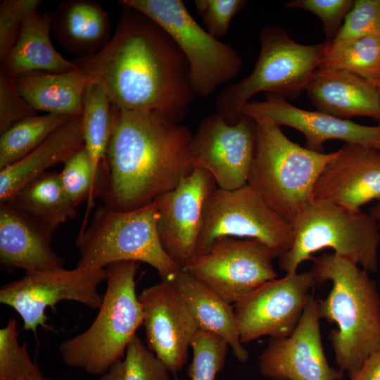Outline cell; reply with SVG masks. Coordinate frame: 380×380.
Instances as JSON below:
<instances>
[{
	"label": "cell",
	"mask_w": 380,
	"mask_h": 380,
	"mask_svg": "<svg viewBox=\"0 0 380 380\" xmlns=\"http://www.w3.org/2000/svg\"><path fill=\"white\" fill-rule=\"evenodd\" d=\"M26 380H51V379L48 377L44 376L42 372L40 371Z\"/></svg>",
	"instance_id": "obj_42"
},
{
	"label": "cell",
	"mask_w": 380,
	"mask_h": 380,
	"mask_svg": "<svg viewBox=\"0 0 380 380\" xmlns=\"http://www.w3.org/2000/svg\"><path fill=\"white\" fill-rule=\"evenodd\" d=\"M37 115L20 94L15 77L0 68V134L20 121Z\"/></svg>",
	"instance_id": "obj_38"
},
{
	"label": "cell",
	"mask_w": 380,
	"mask_h": 380,
	"mask_svg": "<svg viewBox=\"0 0 380 380\" xmlns=\"http://www.w3.org/2000/svg\"><path fill=\"white\" fill-rule=\"evenodd\" d=\"M58 44L77 58L100 52L110 42L112 23L107 12L91 0H65L52 13Z\"/></svg>",
	"instance_id": "obj_23"
},
{
	"label": "cell",
	"mask_w": 380,
	"mask_h": 380,
	"mask_svg": "<svg viewBox=\"0 0 380 380\" xmlns=\"http://www.w3.org/2000/svg\"><path fill=\"white\" fill-rule=\"evenodd\" d=\"M175 380H182V379H179V378H177V377H175Z\"/></svg>",
	"instance_id": "obj_45"
},
{
	"label": "cell",
	"mask_w": 380,
	"mask_h": 380,
	"mask_svg": "<svg viewBox=\"0 0 380 380\" xmlns=\"http://www.w3.org/2000/svg\"><path fill=\"white\" fill-rule=\"evenodd\" d=\"M139 267L135 261L106 267V289L96 317L85 331L59 346L67 366L101 376L123 358L129 343L143 325L142 306L136 292Z\"/></svg>",
	"instance_id": "obj_4"
},
{
	"label": "cell",
	"mask_w": 380,
	"mask_h": 380,
	"mask_svg": "<svg viewBox=\"0 0 380 380\" xmlns=\"http://www.w3.org/2000/svg\"><path fill=\"white\" fill-rule=\"evenodd\" d=\"M290 224L291 246L278 260L286 274L297 272L303 262L324 248H332L368 272H378L380 229L369 213L313 200Z\"/></svg>",
	"instance_id": "obj_6"
},
{
	"label": "cell",
	"mask_w": 380,
	"mask_h": 380,
	"mask_svg": "<svg viewBox=\"0 0 380 380\" xmlns=\"http://www.w3.org/2000/svg\"><path fill=\"white\" fill-rule=\"evenodd\" d=\"M338 380H342L341 379H339Z\"/></svg>",
	"instance_id": "obj_46"
},
{
	"label": "cell",
	"mask_w": 380,
	"mask_h": 380,
	"mask_svg": "<svg viewBox=\"0 0 380 380\" xmlns=\"http://www.w3.org/2000/svg\"><path fill=\"white\" fill-rule=\"evenodd\" d=\"M253 122L255 150L247 184L291 224L314 200L315 184L337 151L308 149L290 140L276 124Z\"/></svg>",
	"instance_id": "obj_5"
},
{
	"label": "cell",
	"mask_w": 380,
	"mask_h": 380,
	"mask_svg": "<svg viewBox=\"0 0 380 380\" xmlns=\"http://www.w3.org/2000/svg\"><path fill=\"white\" fill-rule=\"evenodd\" d=\"M158 24L186 58L196 96L205 98L228 83L243 65L239 53L201 27L181 0H121Z\"/></svg>",
	"instance_id": "obj_9"
},
{
	"label": "cell",
	"mask_w": 380,
	"mask_h": 380,
	"mask_svg": "<svg viewBox=\"0 0 380 380\" xmlns=\"http://www.w3.org/2000/svg\"><path fill=\"white\" fill-rule=\"evenodd\" d=\"M51 28L50 12L30 15L16 43L1 61V67L13 77L34 71L61 73L79 69L54 48L50 38Z\"/></svg>",
	"instance_id": "obj_25"
},
{
	"label": "cell",
	"mask_w": 380,
	"mask_h": 380,
	"mask_svg": "<svg viewBox=\"0 0 380 380\" xmlns=\"http://www.w3.org/2000/svg\"><path fill=\"white\" fill-rule=\"evenodd\" d=\"M41 0H4L0 3V61L16 43L27 18L37 12Z\"/></svg>",
	"instance_id": "obj_36"
},
{
	"label": "cell",
	"mask_w": 380,
	"mask_h": 380,
	"mask_svg": "<svg viewBox=\"0 0 380 380\" xmlns=\"http://www.w3.org/2000/svg\"><path fill=\"white\" fill-rule=\"evenodd\" d=\"M52 235L14 201L0 203V264L4 269L63 268L65 261L52 248Z\"/></svg>",
	"instance_id": "obj_20"
},
{
	"label": "cell",
	"mask_w": 380,
	"mask_h": 380,
	"mask_svg": "<svg viewBox=\"0 0 380 380\" xmlns=\"http://www.w3.org/2000/svg\"><path fill=\"white\" fill-rule=\"evenodd\" d=\"M25 101L36 111L81 117L84 91L91 82L79 69L61 73L29 72L15 77Z\"/></svg>",
	"instance_id": "obj_26"
},
{
	"label": "cell",
	"mask_w": 380,
	"mask_h": 380,
	"mask_svg": "<svg viewBox=\"0 0 380 380\" xmlns=\"http://www.w3.org/2000/svg\"><path fill=\"white\" fill-rule=\"evenodd\" d=\"M228 347L222 337L198 330L190 345L193 358L188 375L191 380H215L224 366Z\"/></svg>",
	"instance_id": "obj_34"
},
{
	"label": "cell",
	"mask_w": 380,
	"mask_h": 380,
	"mask_svg": "<svg viewBox=\"0 0 380 380\" xmlns=\"http://www.w3.org/2000/svg\"><path fill=\"white\" fill-rule=\"evenodd\" d=\"M14 201L53 234L77 215V208L67 196L57 172H46L29 183Z\"/></svg>",
	"instance_id": "obj_27"
},
{
	"label": "cell",
	"mask_w": 380,
	"mask_h": 380,
	"mask_svg": "<svg viewBox=\"0 0 380 380\" xmlns=\"http://www.w3.org/2000/svg\"><path fill=\"white\" fill-rule=\"evenodd\" d=\"M70 118L54 114L36 115L1 134L0 170L30 153Z\"/></svg>",
	"instance_id": "obj_29"
},
{
	"label": "cell",
	"mask_w": 380,
	"mask_h": 380,
	"mask_svg": "<svg viewBox=\"0 0 380 380\" xmlns=\"http://www.w3.org/2000/svg\"><path fill=\"white\" fill-rule=\"evenodd\" d=\"M217 187L205 170L194 168L176 187L156 201L158 232L169 257L182 269L196 256L208 200Z\"/></svg>",
	"instance_id": "obj_15"
},
{
	"label": "cell",
	"mask_w": 380,
	"mask_h": 380,
	"mask_svg": "<svg viewBox=\"0 0 380 380\" xmlns=\"http://www.w3.org/2000/svg\"><path fill=\"white\" fill-rule=\"evenodd\" d=\"M158 216L156 200L128 211L99 207L76 239L80 255L77 265L105 269L114 262L135 261L151 265L162 280L172 279L182 269L162 246Z\"/></svg>",
	"instance_id": "obj_8"
},
{
	"label": "cell",
	"mask_w": 380,
	"mask_h": 380,
	"mask_svg": "<svg viewBox=\"0 0 380 380\" xmlns=\"http://www.w3.org/2000/svg\"><path fill=\"white\" fill-rule=\"evenodd\" d=\"M222 237L259 241L277 258L288 251L293 242L291 224L248 184L234 190L216 187L213 191L205 206L196 255Z\"/></svg>",
	"instance_id": "obj_10"
},
{
	"label": "cell",
	"mask_w": 380,
	"mask_h": 380,
	"mask_svg": "<svg viewBox=\"0 0 380 380\" xmlns=\"http://www.w3.org/2000/svg\"><path fill=\"white\" fill-rule=\"evenodd\" d=\"M369 213L374 219L380 229V200L369 210Z\"/></svg>",
	"instance_id": "obj_41"
},
{
	"label": "cell",
	"mask_w": 380,
	"mask_h": 380,
	"mask_svg": "<svg viewBox=\"0 0 380 380\" xmlns=\"http://www.w3.org/2000/svg\"><path fill=\"white\" fill-rule=\"evenodd\" d=\"M60 174L63 187L73 205L77 208L83 202L87 208L80 231L87 227V217L94 206V199L100 197V189L84 146L75 153L65 163Z\"/></svg>",
	"instance_id": "obj_32"
},
{
	"label": "cell",
	"mask_w": 380,
	"mask_h": 380,
	"mask_svg": "<svg viewBox=\"0 0 380 380\" xmlns=\"http://www.w3.org/2000/svg\"><path fill=\"white\" fill-rule=\"evenodd\" d=\"M255 150L254 122L243 115L233 124L217 113L209 115L192 137L194 168L207 171L224 190L247 184Z\"/></svg>",
	"instance_id": "obj_14"
},
{
	"label": "cell",
	"mask_w": 380,
	"mask_h": 380,
	"mask_svg": "<svg viewBox=\"0 0 380 380\" xmlns=\"http://www.w3.org/2000/svg\"><path fill=\"white\" fill-rule=\"evenodd\" d=\"M106 276L105 269L80 265L72 270L63 267L25 272L20 279L1 288L0 303L18 313L25 330L37 334L39 327L51 329L45 311L48 308L55 309L61 300H73L99 309L103 296L98 286Z\"/></svg>",
	"instance_id": "obj_11"
},
{
	"label": "cell",
	"mask_w": 380,
	"mask_h": 380,
	"mask_svg": "<svg viewBox=\"0 0 380 380\" xmlns=\"http://www.w3.org/2000/svg\"><path fill=\"white\" fill-rule=\"evenodd\" d=\"M15 319L0 329V380H26L40 371L31 359L27 343L20 345Z\"/></svg>",
	"instance_id": "obj_33"
},
{
	"label": "cell",
	"mask_w": 380,
	"mask_h": 380,
	"mask_svg": "<svg viewBox=\"0 0 380 380\" xmlns=\"http://www.w3.org/2000/svg\"><path fill=\"white\" fill-rule=\"evenodd\" d=\"M305 91L318 110L335 118L380 120V92L372 83L349 72L319 68Z\"/></svg>",
	"instance_id": "obj_21"
},
{
	"label": "cell",
	"mask_w": 380,
	"mask_h": 380,
	"mask_svg": "<svg viewBox=\"0 0 380 380\" xmlns=\"http://www.w3.org/2000/svg\"><path fill=\"white\" fill-rule=\"evenodd\" d=\"M318 300L310 295L299 322L288 337L272 338L259 356L260 374L271 380H338L324 353Z\"/></svg>",
	"instance_id": "obj_16"
},
{
	"label": "cell",
	"mask_w": 380,
	"mask_h": 380,
	"mask_svg": "<svg viewBox=\"0 0 380 380\" xmlns=\"http://www.w3.org/2000/svg\"><path fill=\"white\" fill-rule=\"evenodd\" d=\"M349 380H380V349L372 353Z\"/></svg>",
	"instance_id": "obj_40"
},
{
	"label": "cell",
	"mask_w": 380,
	"mask_h": 380,
	"mask_svg": "<svg viewBox=\"0 0 380 380\" xmlns=\"http://www.w3.org/2000/svg\"><path fill=\"white\" fill-rule=\"evenodd\" d=\"M317 282L332 283L326 298L318 300L320 318L335 323L331 343L338 371L350 376L380 349V295L368 272L332 253L312 257Z\"/></svg>",
	"instance_id": "obj_3"
},
{
	"label": "cell",
	"mask_w": 380,
	"mask_h": 380,
	"mask_svg": "<svg viewBox=\"0 0 380 380\" xmlns=\"http://www.w3.org/2000/svg\"><path fill=\"white\" fill-rule=\"evenodd\" d=\"M260 42V54L251 74L227 86L215 99L216 113L230 124L238 121L242 106L260 92L297 99L321 66L330 44H298L277 26L264 27Z\"/></svg>",
	"instance_id": "obj_7"
},
{
	"label": "cell",
	"mask_w": 380,
	"mask_h": 380,
	"mask_svg": "<svg viewBox=\"0 0 380 380\" xmlns=\"http://www.w3.org/2000/svg\"><path fill=\"white\" fill-rule=\"evenodd\" d=\"M84 148L100 189L103 184L102 167L106 165V154L113 130L112 103L106 92L96 84L90 82L82 98L81 115Z\"/></svg>",
	"instance_id": "obj_28"
},
{
	"label": "cell",
	"mask_w": 380,
	"mask_h": 380,
	"mask_svg": "<svg viewBox=\"0 0 380 380\" xmlns=\"http://www.w3.org/2000/svg\"><path fill=\"white\" fill-rule=\"evenodd\" d=\"M123 8L105 48L72 63L106 92L113 106L156 111L180 124L196 96L188 62L161 27L140 12Z\"/></svg>",
	"instance_id": "obj_1"
},
{
	"label": "cell",
	"mask_w": 380,
	"mask_h": 380,
	"mask_svg": "<svg viewBox=\"0 0 380 380\" xmlns=\"http://www.w3.org/2000/svg\"><path fill=\"white\" fill-rule=\"evenodd\" d=\"M275 258L259 241L222 237L196 255L184 270L232 304L276 279Z\"/></svg>",
	"instance_id": "obj_12"
},
{
	"label": "cell",
	"mask_w": 380,
	"mask_h": 380,
	"mask_svg": "<svg viewBox=\"0 0 380 380\" xmlns=\"http://www.w3.org/2000/svg\"><path fill=\"white\" fill-rule=\"evenodd\" d=\"M169 374L164 364L136 335L123 358L101 375L100 380H170Z\"/></svg>",
	"instance_id": "obj_31"
},
{
	"label": "cell",
	"mask_w": 380,
	"mask_h": 380,
	"mask_svg": "<svg viewBox=\"0 0 380 380\" xmlns=\"http://www.w3.org/2000/svg\"><path fill=\"white\" fill-rule=\"evenodd\" d=\"M317 282L311 270L286 274L273 279L234 303L238 332L241 343L262 336L282 338L296 329Z\"/></svg>",
	"instance_id": "obj_13"
},
{
	"label": "cell",
	"mask_w": 380,
	"mask_h": 380,
	"mask_svg": "<svg viewBox=\"0 0 380 380\" xmlns=\"http://www.w3.org/2000/svg\"><path fill=\"white\" fill-rule=\"evenodd\" d=\"M240 115L294 128L304 135L305 148L318 152H323V144L329 140L374 146L380 139V125H363L319 110L302 109L274 94H266L261 101L246 103L241 108Z\"/></svg>",
	"instance_id": "obj_18"
},
{
	"label": "cell",
	"mask_w": 380,
	"mask_h": 380,
	"mask_svg": "<svg viewBox=\"0 0 380 380\" xmlns=\"http://www.w3.org/2000/svg\"><path fill=\"white\" fill-rule=\"evenodd\" d=\"M368 36L380 37V0H356L335 38L341 42Z\"/></svg>",
	"instance_id": "obj_35"
},
{
	"label": "cell",
	"mask_w": 380,
	"mask_h": 380,
	"mask_svg": "<svg viewBox=\"0 0 380 380\" xmlns=\"http://www.w3.org/2000/svg\"><path fill=\"white\" fill-rule=\"evenodd\" d=\"M245 0H196L194 6L207 28L219 39L227 34L232 18L244 8Z\"/></svg>",
	"instance_id": "obj_39"
},
{
	"label": "cell",
	"mask_w": 380,
	"mask_h": 380,
	"mask_svg": "<svg viewBox=\"0 0 380 380\" xmlns=\"http://www.w3.org/2000/svg\"><path fill=\"white\" fill-rule=\"evenodd\" d=\"M319 68L345 70L374 85L380 74V37L330 42Z\"/></svg>",
	"instance_id": "obj_30"
},
{
	"label": "cell",
	"mask_w": 380,
	"mask_h": 380,
	"mask_svg": "<svg viewBox=\"0 0 380 380\" xmlns=\"http://www.w3.org/2000/svg\"><path fill=\"white\" fill-rule=\"evenodd\" d=\"M112 107L106 179L100 198L113 210L128 211L151 203L191 173L193 134L156 111Z\"/></svg>",
	"instance_id": "obj_2"
},
{
	"label": "cell",
	"mask_w": 380,
	"mask_h": 380,
	"mask_svg": "<svg viewBox=\"0 0 380 380\" xmlns=\"http://www.w3.org/2000/svg\"><path fill=\"white\" fill-rule=\"evenodd\" d=\"M168 281L180 294L199 330L222 337L236 359L246 362L249 353L240 340L234 307L184 269Z\"/></svg>",
	"instance_id": "obj_24"
},
{
	"label": "cell",
	"mask_w": 380,
	"mask_h": 380,
	"mask_svg": "<svg viewBox=\"0 0 380 380\" xmlns=\"http://www.w3.org/2000/svg\"><path fill=\"white\" fill-rule=\"evenodd\" d=\"M353 0H293L286 8L301 9L316 15L322 22L327 41H332L354 5Z\"/></svg>",
	"instance_id": "obj_37"
},
{
	"label": "cell",
	"mask_w": 380,
	"mask_h": 380,
	"mask_svg": "<svg viewBox=\"0 0 380 380\" xmlns=\"http://www.w3.org/2000/svg\"><path fill=\"white\" fill-rule=\"evenodd\" d=\"M139 299L148 348L170 372H179L199 330L196 321L170 281L161 280L144 289Z\"/></svg>",
	"instance_id": "obj_17"
},
{
	"label": "cell",
	"mask_w": 380,
	"mask_h": 380,
	"mask_svg": "<svg viewBox=\"0 0 380 380\" xmlns=\"http://www.w3.org/2000/svg\"><path fill=\"white\" fill-rule=\"evenodd\" d=\"M374 147L380 151V139L377 141V143L374 145Z\"/></svg>",
	"instance_id": "obj_44"
},
{
	"label": "cell",
	"mask_w": 380,
	"mask_h": 380,
	"mask_svg": "<svg viewBox=\"0 0 380 380\" xmlns=\"http://www.w3.org/2000/svg\"><path fill=\"white\" fill-rule=\"evenodd\" d=\"M313 199L354 210L380 200V151L374 146L346 143L319 175Z\"/></svg>",
	"instance_id": "obj_19"
},
{
	"label": "cell",
	"mask_w": 380,
	"mask_h": 380,
	"mask_svg": "<svg viewBox=\"0 0 380 380\" xmlns=\"http://www.w3.org/2000/svg\"><path fill=\"white\" fill-rule=\"evenodd\" d=\"M84 146L81 117H70L33 151L0 170V203L14 201L24 186Z\"/></svg>",
	"instance_id": "obj_22"
},
{
	"label": "cell",
	"mask_w": 380,
	"mask_h": 380,
	"mask_svg": "<svg viewBox=\"0 0 380 380\" xmlns=\"http://www.w3.org/2000/svg\"><path fill=\"white\" fill-rule=\"evenodd\" d=\"M374 86L376 87V89L380 92V74H379V75L378 76L377 79L376 80V81L374 82Z\"/></svg>",
	"instance_id": "obj_43"
}]
</instances>
